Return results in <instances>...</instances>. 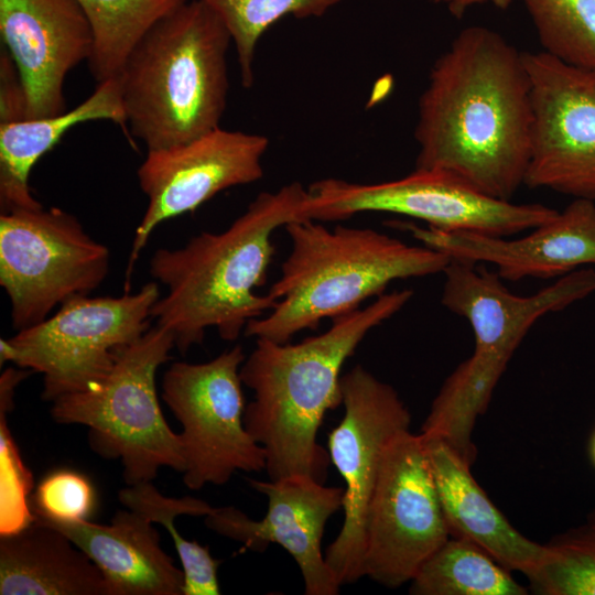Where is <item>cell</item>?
<instances>
[{
    "mask_svg": "<svg viewBox=\"0 0 595 595\" xmlns=\"http://www.w3.org/2000/svg\"><path fill=\"white\" fill-rule=\"evenodd\" d=\"M532 132L523 52L491 29L462 30L435 60L420 96L415 169L443 170L511 201L524 185Z\"/></svg>",
    "mask_w": 595,
    "mask_h": 595,
    "instance_id": "1",
    "label": "cell"
},
{
    "mask_svg": "<svg viewBox=\"0 0 595 595\" xmlns=\"http://www.w3.org/2000/svg\"><path fill=\"white\" fill-rule=\"evenodd\" d=\"M306 197L300 182L261 192L225 230L203 231L181 248L152 255L150 274L166 288L152 320L173 335L181 354L202 344L207 328L235 342L249 322L275 305L256 289L264 283L274 256L273 232L302 219Z\"/></svg>",
    "mask_w": 595,
    "mask_h": 595,
    "instance_id": "2",
    "label": "cell"
},
{
    "mask_svg": "<svg viewBox=\"0 0 595 595\" xmlns=\"http://www.w3.org/2000/svg\"><path fill=\"white\" fill-rule=\"evenodd\" d=\"M412 295L409 289L383 293L296 344L256 339L240 367L242 385L253 392L244 422L266 452L270 479L306 475L325 483L331 459L317 432L327 411L342 404V368L368 333Z\"/></svg>",
    "mask_w": 595,
    "mask_h": 595,
    "instance_id": "3",
    "label": "cell"
},
{
    "mask_svg": "<svg viewBox=\"0 0 595 595\" xmlns=\"http://www.w3.org/2000/svg\"><path fill=\"white\" fill-rule=\"evenodd\" d=\"M283 228L291 250L267 293L275 305L244 332L256 339L288 343L324 318L360 309L391 282L443 273L451 261L442 251L372 228L329 229L313 219L293 220Z\"/></svg>",
    "mask_w": 595,
    "mask_h": 595,
    "instance_id": "4",
    "label": "cell"
},
{
    "mask_svg": "<svg viewBox=\"0 0 595 595\" xmlns=\"http://www.w3.org/2000/svg\"><path fill=\"white\" fill-rule=\"evenodd\" d=\"M230 43L218 14L192 0L158 21L132 48L117 78L127 127L147 151L220 127Z\"/></svg>",
    "mask_w": 595,
    "mask_h": 595,
    "instance_id": "5",
    "label": "cell"
},
{
    "mask_svg": "<svg viewBox=\"0 0 595 595\" xmlns=\"http://www.w3.org/2000/svg\"><path fill=\"white\" fill-rule=\"evenodd\" d=\"M443 274L441 303L467 320L475 347L442 385L421 433L442 439L472 465L476 420L513 353L540 317L595 292V270H574L528 296L513 294L497 272L474 262L451 259Z\"/></svg>",
    "mask_w": 595,
    "mask_h": 595,
    "instance_id": "6",
    "label": "cell"
},
{
    "mask_svg": "<svg viewBox=\"0 0 595 595\" xmlns=\"http://www.w3.org/2000/svg\"><path fill=\"white\" fill-rule=\"evenodd\" d=\"M173 347V335L154 325L120 351L102 382L52 402L55 422L88 426L91 450L121 462L127 485L152 482L161 467L184 472L181 436L169 426L155 386Z\"/></svg>",
    "mask_w": 595,
    "mask_h": 595,
    "instance_id": "7",
    "label": "cell"
},
{
    "mask_svg": "<svg viewBox=\"0 0 595 595\" xmlns=\"http://www.w3.org/2000/svg\"><path fill=\"white\" fill-rule=\"evenodd\" d=\"M156 281L121 296H78L39 324L0 339V361L43 375L42 399L86 391L102 382L120 351L151 326Z\"/></svg>",
    "mask_w": 595,
    "mask_h": 595,
    "instance_id": "8",
    "label": "cell"
},
{
    "mask_svg": "<svg viewBox=\"0 0 595 595\" xmlns=\"http://www.w3.org/2000/svg\"><path fill=\"white\" fill-rule=\"evenodd\" d=\"M390 213L443 231L510 237L552 219L542 204H516L488 196L439 169H414L404 177L357 183L328 177L307 187L302 219L334 221L360 213Z\"/></svg>",
    "mask_w": 595,
    "mask_h": 595,
    "instance_id": "9",
    "label": "cell"
},
{
    "mask_svg": "<svg viewBox=\"0 0 595 595\" xmlns=\"http://www.w3.org/2000/svg\"><path fill=\"white\" fill-rule=\"evenodd\" d=\"M109 249L58 207L0 215V284L12 327L33 326L66 301L89 295L106 279Z\"/></svg>",
    "mask_w": 595,
    "mask_h": 595,
    "instance_id": "10",
    "label": "cell"
},
{
    "mask_svg": "<svg viewBox=\"0 0 595 595\" xmlns=\"http://www.w3.org/2000/svg\"><path fill=\"white\" fill-rule=\"evenodd\" d=\"M240 345L199 364L173 363L164 372L162 399L182 424L180 433L190 489L225 485L237 470L266 469L263 447L244 422Z\"/></svg>",
    "mask_w": 595,
    "mask_h": 595,
    "instance_id": "11",
    "label": "cell"
},
{
    "mask_svg": "<svg viewBox=\"0 0 595 595\" xmlns=\"http://www.w3.org/2000/svg\"><path fill=\"white\" fill-rule=\"evenodd\" d=\"M450 537L424 439L403 431L385 451L369 502L364 576L390 588L411 582Z\"/></svg>",
    "mask_w": 595,
    "mask_h": 595,
    "instance_id": "12",
    "label": "cell"
},
{
    "mask_svg": "<svg viewBox=\"0 0 595 595\" xmlns=\"http://www.w3.org/2000/svg\"><path fill=\"white\" fill-rule=\"evenodd\" d=\"M340 390L344 415L328 433L327 452L345 483L344 522L324 555L344 585L364 576L367 511L382 457L391 440L409 430L411 415L396 389L361 365L342 376Z\"/></svg>",
    "mask_w": 595,
    "mask_h": 595,
    "instance_id": "13",
    "label": "cell"
},
{
    "mask_svg": "<svg viewBox=\"0 0 595 595\" xmlns=\"http://www.w3.org/2000/svg\"><path fill=\"white\" fill-rule=\"evenodd\" d=\"M533 107L524 185L595 201V71L523 52Z\"/></svg>",
    "mask_w": 595,
    "mask_h": 595,
    "instance_id": "14",
    "label": "cell"
},
{
    "mask_svg": "<svg viewBox=\"0 0 595 595\" xmlns=\"http://www.w3.org/2000/svg\"><path fill=\"white\" fill-rule=\"evenodd\" d=\"M267 137L216 128L169 148L148 150L137 171L147 209L136 228L126 285L141 250L163 221L194 212L216 194L263 176Z\"/></svg>",
    "mask_w": 595,
    "mask_h": 595,
    "instance_id": "15",
    "label": "cell"
},
{
    "mask_svg": "<svg viewBox=\"0 0 595 595\" xmlns=\"http://www.w3.org/2000/svg\"><path fill=\"white\" fill-rule=\"evenodd\" d=\"M248 483L267 497L266 516L253 520L231 506L214 508L205 516L207 528L240 542L242 550L263 552L279 544L298 564L306 595L338 594L342 585L323 555L322 539L328 519L343 507L344 487L306 475Z\"/></svg>",
    "mask_w": 595,
    "mask_h": 595,
    "instance_id": "16",
    "label": "cell"
},
{
    "mask_svg": "<svg viewBox=\"0 0 595 595\" xmlns=\"http://www.w3.org/2000/svg\"><path fill=\"white\" fill-rule=\"evenodd\" d=\"M0 35L19 71L26 118L66 110L67 74L89 60L94 36L76 0H0Z\"/></svg>",
    "mask_w": 595,
    "mask_h": 595,
    "instance_id": "17",
    "label": "cell"
},
{
    "mask_svg": "<svg viewBox=\"0 0 595 595\" xmlns=\"http://www.w3.org/2000/svg\"><path fill=\"white\" fill-rule=\"evenodd\" d=\"M420 244L451 259L491 263L502 280L563 277L584 264L595 266V201L574 198L563 212L517 239L467 231H443L392 220Z\"/></svg>",
    "mask_w": 595,
    "mask_h": 595,
    "instance_id": "18",
    "label": "cell"
},
{
    "mask_svg": "<svg viewBox=\"0 0 595 595\" xmlns=\"http://www.w3.org/2000/svg\"><path fill=\"white\" fill-rule=\"evenodd\" d=\"M34 518L61 530L91 559L109 595H184L183 570L161 548L160 533L141 515L119 510L110 524Z\"/></svg>",
    "mask_w": 595,
    "mask_h": 595,
    "instance_id": "19",
    "label": "cell"
},
{
    "mask_svg": "<svg viewBox=\"0 0 595 595\" xmlns=\"http://www.w3.org/2000/svg\"><path fill=\"white\" fill-rule=\"evenodd\" d=\"M421 435L450 536L476 543L509 571L527 575L537 567L547 547L531 541L510 524L473 477L472 465L445 441Z\"/></svg>",
    "mask_w": 595,
    "mask_h": 595,
    "instance_id": "20",
    "label": "cell"
},
{
    "mask_svg": "<svg viewBox=\"0 0 595 595\" xmlns=\"http://www.w3.org/2000/svg\"><path fill=\"white\" fill-rule=\"evenodd\" d=\"M0 537V595H109L98 566L61 530L34 518Z\"/></svg>",
    "mask_w": 595,
    "mask_h": 595,
    "instance_id": "21",
    "label": "cell"
},
{
    "mask_svg": "<svg viewBox=\"0 0 595 595\" xmlns=\"http://www.w3.org/2000/svg\"><path fill=\"white\" fill-rule=\"evenodd\" d=\"M107 120L127 129L117 77L98 84L95 91L71 110L42 117L0 122V209L39 208L29 183L36 162L76 125Z\"/></svg>",
    "mask_w": 595,
    "mask_h": 595,
    "instance_id": "22",
    "label": "cell"
},
{
    "mask_svg": "<svg viewBox=\"0 0 595 595\" xmlns=\"http://www.w3.org/2000/svg\"><path fill=\"white\" fill-rule=\"evenodd\" d=\"M510 571L476 543L450 537L411 580L413 595H526Z\"/></svg>",
    "mask_w": 595,
    "mask_h": 595,
    "instance_id": "23",
    "label": "cell"
},
{
    "mask_svg": "<svg viewBox=\"0 0 595 595\" xmlns=\"http://www.w3.org/2000/svg\"><path fill=\"white\" fill-rule=\"evenodd\" d=\"M91 26L88 67L99 84L117 77L132 48L162 18L188 0H76Z\"/></svg>",
    "mask_w": 595,
    "mask_h": 595,
    "instance_id": "24",
    "label": "cell"
},
{
    "mask_svg": "<svg viewBox=\"0 0 595 595\" xmlns=\"http://www.w3.org/2000/svg\"><path fill=\"white\" fill-rule=\"evenodd\" d=\"M118 498L127 509L166 528L184 572V595L220 594L217 576L219 561L212 556L207 545L184 539L174 526L177 516L205 517L214 510V507L205 500L190 496L166 497L151 480L128 485L119 491Z\"/></svg>",
    "mask_w": 595,
    "mask_h": 595,
    "instance_id": "25",
    "label": "cell"
},
{
    "mask_svg": "<svg viewBox=\"0 0 595 595\" xmlns=\"http://www.w3.org/2000/svg\"><path fill=\"white\" fill-rule=\"evenodd\" d=\"M226 25L235 45L241 85L255 83L257 44L267 30L284 17H321L343 0H202Z\"/></svg>",
    "mask_w": 595,
    "mask_h": 595,
    "instance_id": "26",
    "label": "cell"
},
{
    "mask_svg": "<svg viewBox=\"0 0 595 595\" xmlns=\"http://www.w3.org/2000/svg\"><path fill=\"white\" fill-rule=\"evenodd\" d=\"M543 52L595 71V0H522Z\"/></svg>",
    "mask_w": 595,
    "mask_h": 595,
    "instance_id": "27",
    "label": "cell"
},
{
    "mask_svg": "<svg viewBox=\"0 0 595 595\" xmlns=\"http://www.w3.org/2000/svg\"><path fill=\"white\" fill-rule=\"evenodd\" d=\"M526 576L541 595H595V512L578 528L553 538Z\"/></svg>",
    "mask_w": 595,
    "mask_h": 595,
    "instance_id": "28",
    "label": "cell"
},
{
    "mask_svg": "<svg viewBox=\"0 0 595 595\" xmlns=\"http://www.w3.org/2000/svg\"><path fill=\"white\" fill-rule=\"evenodd\" d=\"M10 411L0 407V536L19 532L34 520L28 499L33 476L8 426Z\"/></svg>",
    "mask_w": 595,
    "mask_h": 595,
    "instance_id": "29",
    "label": "cell"
},
{
    "mask_svg": "<svg viewBox=\"0 0 595 595\" xmlns=\"http://www.w3.org/2000/svg\"><path fill=\"white\" fill-rule=\"evenodd\" d=\"M95 505L88 479L73 470H56L39 484L30 499L34 516L52 521L87 520Z\"/></svg>",
    "mask_w": 595,
    "mask_h": 595,
    "instance_id": "30",
    "label": "cell"
},
{
    "mask_svg": "<svg viewBox=\"0 0 595 595\" xmlns=\"http://www.w3.org/2000/svg\"><path fill=\"white\" fill-rule=\"evenodd\" d=\"M26 99L17 65L8 51L0 50V122L26 118Z\"/></svg>",
    "mask_w": 595,
    "mask_h": 595,
    "instance_id": "31",
    "label": "cell"
},
{
    "mask_svg": "<svg viewBox=\"0 0 595 595\" xmlns=\"http://www.w3.org/2000/svg\"><path fill=\"white\" fill-rule=\"evenodd\" d=\"M434 3L445 7L455 18H462L475 6L490 4L498 9H507L512 0H432Z\"/></svg>",
    "mask_w": 595,
    "mask_h": 595,
    "instance_id": "32",
    "label": "cell"
},
{
    "mask_svg": "<svg viewBox=\"0 0 595 595\" xmlns=\"http://www.w3.org/2000/svg\"><path fill=\"white\" fill-rule=\"evenodd\" d=\"M588 450H589L591 461H592L593 465L595 466V431L591 436Z\"/></svg>",
    "mask_w": 595,
    "mask_h": 595,
    "instance_id": "33",
    "label": "cell"
}]
</instances>
